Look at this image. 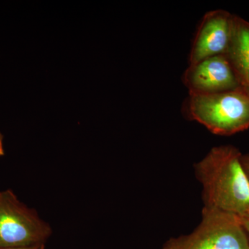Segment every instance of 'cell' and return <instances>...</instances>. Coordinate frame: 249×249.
<instances>
[{
	"mask_svg": "<svg viewBox=\"0 0 249 249\" xmlns=\"http://www.w3.org/2000/svg\"><path fill=\"white\" fill-rule=\"evenodd\" d=\"M242 155L232 145L214 147L195 165L203 186L204 207L240 217L249 213V178Z\"/></svg>",
	"mask_w": 249,
	"mask_h": 249,
	"instance_id": "cell-1",
	"label": "cell"
},
{
	"mask_svg": "<svg viewBox=\"0 0 249 249\" xmlns=\"http://www.w3.org/2000/svg\"><path fill=\"white\" fill-rule=\"evenodd\" d=\"M189 117L220 136L249 128V96L240 88L213 94H189L186 103Z\"/></svg>",
	"mask_w": 249,
	"mask_h": 249,
	"instance_id": "cell-2",
	"label": "cell"
},
{
	"mask_svg": "<svg viewBox=\"0 0 249 249\" xmlns=\"http://www.w3.org/2000/svg\"><path fill=\"white\" fill-rule=\"evenodd\" d=\"M162 249H249V242L240 216L204 207L196 230L170 239Z\"/></svg>",
	"mask_w": 249,
	"mask_h": 249,
	"instance_id": "cell-3",
	"label": "cell"
},
{
	"mask_svg": "<svg viewBox=\"0 0 249 249\" xmlns=\"http://www.w3.org/2000/svg\"><path fill=\"white\" fill-rule=\"evenodd\" d=\"M52 233L48 223L21 202L14 192L0 191V249L45 245Z\"/></svg>",
	"mask_w": 249,
	"mask_h": 249,
	"instance_id": "cell-4",
	"label": "cell"
},
{
	"mask_svg": "<svg viewBox=\"0 0 249 249\" xmlns=\"http://www.w3.org/2000/svg\"><path fill=\"white\" fill-rule=\"evenodd\" d=\"M189 94H213L239 89L238 81L226 55L190 64L183 76Z\"/></svg>",
	"mask_w": 249,
	"mask_h": 249,
	"instance_id": "cell-5",
	"label": "cell"
},
{
	"mask_svg": "<svg viewBox=\"0 0 249 249\" xmlns=\"http://www.w3.org/2000/svg\"><path fill=\"white\" fill-rule=\"evenodd\" d=\"M235 18V15L222 9L204 15L192 45L190 64L226 55L232 40Z\"/></svg>",
	"mask_w": 249,
	"mask_h": 249,
	"instance_id": "cell-6",
	"label": "cell"
},
{
	"mask_svg": "<svg viewBox=\"0 0 249 249\" xmlns=\"http://www.w3.org/2000/svg\"><path fill=\"white\" fill-rule=\"evenodd\" d=\"M226 55L240 89L249 96V22L237 16L231 42Z\"/></svg>",
	"mask_w": 249,
	"mask_h": 249,
	"instance_id": "cell-7",
	"label": "cell"
},
{
	"mask_svg": "<svg viewBox=\"0 0 249 249\" xmlns=\"http://www.w3.org/2000/svg\"><path fill=\"white\" fill-rule=\"evenodd\" d=\"M242 162L246 173L249 178V155H242Z\"/></svg>",
	"mask_w": 249,
	"mask_h": 249,
	"instance_id": "cell-8",
	"label": "cell"
},
{
	"mask_svg": "<svg viewBox=\"0 0 249 249\" xmlns=\"http://www.w3.org/2000/svg\"><path fill=\"white\" fill-rule=\"evenodd\" d=\"M242 219V224H243L244 228H245V231L247 232V237L249 242V214L241 217Z\"/></svg>",
	"mask_w": 249,
	"mask_h": 249,
	"instance_id": "cell-9",
	"label": "cell"
},
{
	"mask_svg": "<svg viewBox=\"0 0 249 249\" xmlns=\"http://www.w3.org/2000/svg\"><path fill=\"white\" fill-rule=\"evenodd\" d=\"M45 245H37L34 246H31V247H19V248H6V249H45Z\"/></svg>",
	"mask_w": 249,
	"mask_h": 249,
	"instance_id": "cell-10",
	"label": "cell"
},
{
	"mask_svg": "<svg viewBox=\"0 0 249 249\" xmlns=\"http://www.w3.org/2000/svg\"><path fill=\"white\" fill-rule=\"evenodd\" d=\"M4 155V147H3V136L0 133V157Z\"/></svg>",
	"mask_w": 249,
	"mask_h": 249,
	"instance_id": "cell-11",
	"label": "cell"
},
{
	"mask_svg": "<svg viewBox=\"0 0 249 249\" xmlns=\"http://www.w3.org/2000/svg\"></svg>",
	"mask_w": 249,
	"mask_h": 249,
	"instance_id": "cell-12",
	"label": "cell"
}]
</instances>
